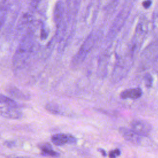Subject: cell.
<instances>
[{
	"label": "cell",
	"mask_w": 158,
	"mask_h": 158,
	"mask_svg": "<svg viewBox=\"0 0 158 158\" xmlns=\"http://www.w3.org/2000/svg\"><path fill=\"white\" fill-rule=\"evenodd\" d=\"M51 141L56 146H63L67 144L75 143L77 141L76 138L69 134L57 133L52 136Z\"/></svg>",
	"instance_id": "4"
},
{
	"label": "cell",
	"mask_w": 158,
	"mask_h": 158,
	"mask_svg": "<svg viewBox=\"0 0 158 158\" xmlns=\"http://www.w3.org/2000/svg\"><path fill=\"white\" fill-rule=\"evenodd\" d=\"M120 155V151L118 149H115L109 152V156L110 158H117Z\"/></svg>",
	"instance_id": "13"
},
{
	"label": "cell",
	"mask_w": 158,
	"mask_h": 158,
	"mask_svg": "<svg viewBox=\"0 0 158 158\" xmlns=\"http://www.w3.org/2000/svg\"><path fill=\"white\" fill-rule=\"evenodd\" d=\"M0 103L4 104H5V106L9 107L16 108L19 107V104L17 102H15L14 99L10 98L9 97H7L2 94H0Z\"/></svg>",
	"instance_id": "9"
},
{
	"label": "cell",
	"mask_w": 158,
	"mask_h": 158,
	"mask_svg": "<svg viewBox=\"0 0 158 158\" xmlns=\"http://www.w3.org/2000/svg\"><path fill=\"white\" fill-rule=\"evenodd\" d=\"M143 94V91L139 88H129L123 91L120 93V97L125 99H136L139 98Z\"/></svg>",
	"instance_id": "7"
},
{
	"label": "cell",
	"mask_w": 158,
	"mask_h": 158,
	"mask_svg": "<svg viewBox=\"0 0 158 158\" xmlns=\"http://www.w3.org/2000/svg\"><path fill=\"white\" fill-rule=\"evenodd\" d=\"M40 148L42 152V154L45 156H57L58 153L54 151L49 144H43L40 146Z\"/></svg>",
	"instance_id": "8"
},
{
	"label": "cell",
	"mask_w": 158,
	"mask_h": 158,
	"mask_svg": "<svg viewBox=\"0 0 158 158\" xmlns=\"http://www.w3.org/2000/svg\"><path fill=\"white\" fill-rule=\"evenodd\" d=\"M131 3L130 2L129 4H125L123 7L122 10L118 13L115 21L114 22L112 26L109 31V36H114L119 30V29L123 25L125 20L127 19L128 14L131 10Z\"/></svg>",
	"instance_id": "2"
},
{
	"label": "cell",
	"mask_w": 158,
	"mask_h": 158,
	"mask_svg": "<svg viewBox=\"0 0 158 158\" xmlns=\"http://www.w3.org/2000/svg\"><path fill=\"white\" fill-rule=\"evenodd\" d=\"M0 115L6 118L19 119L22 117V112L16 107L7 106H0Z\"/></svg>",
	"instance_id": "5"
},
{
	"label": "cell",
	"mask_w": 158,
	"mask_h": 158,
	"mask_svg": "<svg viewBox=\"0 0 158 158\" xmlns=\"http://www.w3.org/2000/svg\"><path fill=\"white\" fill-rule=\"evenodd\" d=\"M131 129L139 136L148 135L151 130V125L141 120H135L131 123Z\"/></svg>",
	"instance_id": "3"
},
{
	"label": "cell",
	"mask_w": 158,
	"mask_h": 158,
	"mask_svg": "<svg viewBox=\"0 0 158 158\" xmlns=\"http://www.w3.org/2000/svg\"><path fill=\"white\" fill-rule=\"evenodd\" d=\"M96 40V34H90L85 42L83 43L82 46H81L80 50L75 56L73 60V65H78L80 63L82 62L90 50L92 49Z\"/></svg>",
	"instance_id": "1"
},
{
	"label": "cell",
	"mask_w": 158,
	"mask_h": 158,
	"mask_svg": "<svg viewBox=\"0 0 158 158\" xmlns=\"http://www.w3.org/2000/svg\"><path fill=\"white\" fill-rule=\"evenodd\" d=\"M119 133L125 139L135 144H139L141 141V136L134 132L131 128L121 127L119 128Z\"/></svg>",
	"instance_id": "6"
},
{
	"label": "cell",
	"mask_w": 158,
	"mask_h": 158,
	"mask_svg": "<svg viewBox=\"0 0 158 158\" xmlns=\"http://www.w3.org/2000/svg\"><path fill=\"white\" fill-rule=\"evenodd\" d=\"M9 93L14 97L17 98H25V96L23 95L20 91L15 88L9 89Z\"/></svg>",
	"instance_id": "11"
},
{
	"label": "cell",
	"mask_w": 158,
	"mask_h": 158,
	"mask_svg": "<svg viewBox=\"0 0 158 158\" xmlns=\"http://www.w3.org/2000/svg\"><path fill=\"white\" fill-rule=\"evenodd\" d=\"M64 7L62 2H58L56 4V9H55V13H54V17L55 20L57 24H59L62 20V15H63V10Z\"/></svg>",
	"instance_id": "10"
},
{
	"label": "cell",
	"mask_w": 158,
	"mask_h": 158,
	"mask_svg": "<svg viewBox=\"0 0 158 158\" xmlns=\"http://www.w3.org/2000/svg\"><path fill=\"white\" fill-rule=\"evenodd\" d=\"M144 83L145 86H146L148 88H150L152 86V77L149 73L146 74V75L144 77Z\"/></svg>",
	"instance_id": "12"
},
{
	"label": "cell",
	"mask_w": 158,
	"mask_h": 158,
	"mask_svg": "<svg viewBox=\"0 0 158 158\" xmlns=\"http://www.w3.org/2000/svg\"><path fill=\"white\" fill-rule=\"evenodd\" d=\"M151 3H152V2H151V1H144V2H143V6L144 8L148 9V8H149V7L151 6Z\"/></svg>",
	"instance_id": "14"
}]
</instances>
